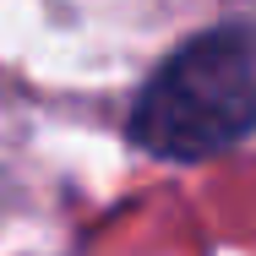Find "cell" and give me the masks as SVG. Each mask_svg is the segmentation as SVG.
<instances>
[{"label":"cell","instance_id":"cell-1","mask_svg":"<svg viewBox=\"0 0 256 256\" xmlns=\"http://www.w3.org/2000/svg\"><path fill=\"white\" fill-rule=\"evenodd\" d=\"M256 131V33L212 28L174 50L131 109V142L169 164H196Z\"/></svg>","mask_w":256,"mask_h":256}]
</instances>
